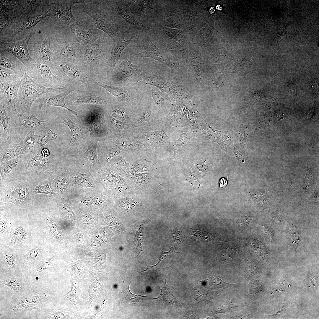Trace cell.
Returning a JSON list of instances; mask_svg holds the SVG:
<instances>
[{
    "mask_svg": "<svg viewBox=\"0 0 319 319\" xmlns=\"http://www.w3.org/2000/svg\"><path fill=\"white\" fill-rule=\"evenodd\" d=\"M66 175L70 186L71 196L96 189H104L94 177L85 160L81 156H69Z\"/></svg>",
    "mask_w": 319,
    "mask_h": 319,
    "instance_id": "6da1fadb",
    "label": "cell"
},
{
    "mask_svg": "<svg viewBox=\"0 0 319 319\" xmlns=\"http://www.w3.org/2000/svg\"><path fill=\"white\" fill-rule=\"evenodd\" d=\"M79 10L89 15L94 21L98 29L109 36L116 42L120 35L113 11L108 1L102 0H86L83 3L73 5Z\"/></svg>",
    "mask_w": 319,
    "mask_h": 319,
    "instance_id": "7a4b0ae2",
    "label": "cell"
},
{
    "mask_svg": "<svg viewBox=\"0 0 319 319\" xmlns=\"http://www.w3.org/2000/svg\"><path fill=\"white\" fill-rule=\"evenodd\" d=\"M18 94V99L15 105L17 111L25 115H31V108L35 101L43 95L49 92L60 93L66 88H49L45 87L33 81L26 70L21 78Z\"/></svg>",
    "mask_w": 319,
    "mask_h": 319,
    "instance_id": "3957f363",
    "label": "cell"
},
{
    "mask_svg": "<svg viewBox=\"0 0 319 319\" xmlns=\"http://www.w3.org/2000/svg\"><path fill=\"white\" fill-rule=\"evenodd\" d=\"M72 10L76 21L69 28L74 40L82 46L94 42L103 32L97 28L94 20L86 13L74 6Z\"/></svg>",
    "mask_w": 319,
    "mask_h": 319,
    "instance_id": "277c9868",
    "label": "cell"
},
{
    "mask_svg": "<svg viewBox=\"0 0 319 319\" xmlns=\"http://www.w3.org/2000/svg\"><path fill=\"white\" fill-rule=\"evenodd\" d=\"M85 0L48 1L47 6L48 17L52 28L59 32L69 28L76 20L72 13V6L84 3Z\"/></svg>",
    "mask_w": 319,
    "mask_h": 319,
    "instance_id": "5b68a950",
    "label": "cell"
},
{
    "mask_svg": "<svg viewBox=\"0 0 319 319\" xmlns=\"http://www.w3.org/2000/svg\"><path fill=\"white\" fill-rule=\"evenodd\" d=\"M59 37L51 42L52 61H62L75 64L82 62V57L79 54L82 46L74 40L69 28L62 31Z\"/></svg>",
    "mask_w": 319,
    "mask_h": 319,
    "instance_id": "8992f818",
    "label": "cell"
},
{
    "mask_svg": "<svg viewBox=\"0 0 319 319\" xmlns=\"http://www.w3.org/2000/svg\"><path fill=\"white\" fill-rule=\"evenodd\" d=\"M104 190L115 199L134 193L129 180L106 166L99 172L92 174Z\"/></svg>",
    "mask_w": 319,
    "mask_h": 319,
    "instance_id": "52a82bcc",
    "label": "cell"
},
{
    "mask_svg": "<svg viewBox=\"0 0 319 319\" xmlns=\"http://www.w3.org/2000/svg\"><path fill=\"white\" fill-rule=\"evenodd\" d=\"M19 113L15 105H10L5 100L0 98V121L3 128L2 132L0 133V149L11 143H17L20 141L17 124Z\"/></svg>",
    "mask_w": 319,
    "mask_h": 319,
    "instance_id": "ba28073f",
    "label": "cell"
},
{
    "mask_svg": "<svg viewBox=\"0 0 319 319\" xmlns=\"http://www.w3.org/2000/svg\"><path fill=\"white\" fill-rule=\"evenodd\" d=\"M102 105L89 104L85 108V112L78 113V117L88 127L89 141H97L107 133V127L105 118V112Z\"/></svg>",
    "mask_w": 319,
    "mask_h": 319,
    "instance_id": "9c48e42d",
    "label": "cell"
},
{
    "mask_svg": "<svg viewBox=\"0 0 319 319\" xmlns=\"http://www.w3.org/2000/svg\"><path fill=\"white\" fill-rule=\"evenodd\" d=\"M69 198L75 205L97 211L106 209L115 200L103 189L94 190L79 195L71 196Z\"/></svg>",
    "mask_w": 319,
    "mask_h": 319,
    "instance_id": "30bf717a",
    "label": "cell"
},
{
    "mask_svg": "<svg viewBox=\"0 0 319 319\" xmlns=\"http://www.w3.org/2000/svg\"><path fill=\"white\" fill-rule=\"evenodd\" d=\"M66 109L59 110L54 115V122L67 126L71 132V139L64 149V152L69 156L78 155L81 152L80 142L84 136V129L81 126L72 121L68 116Z\"/></svg>",
    "mask_w": 319,
    "mask_h": 319,
    "instance_id": "8fae6325",
    "label": "cell"
},
{
    "mask_svg": "<svg viewBox=\"0 0 319 319\" xmlns=\"http://www.w3.org/2000/svg\"><path fill=\"white\" fill-rule=\"evenodd\" d=\"M108 35L103 32L93 43L82 46L80 51L84 53L82 58L84 63L97 67L104 61L113 47Z\"/></svg>",
    "mask_w": 319,
    "mask_h": 319,
    "instance_id": "7c38bea8",
    "label": "cell"
},
{
    "mask_svg": "<svg viewBox=\"0 0 319 319\" xmlns=\"http://www.w3.org/2000/svg\"><path fill=\"white\" fill-rule=\"evenodd\" d=\"M116 65L112 80L116 84L140 83L146 74L140 66L133 64L127 58L119 61Z\"/></svg>",
    "mask_w": 319,
    "mask_h": 319,
    "instance_id": "4fadbf2b",
    "label": "cell"
},
{
    "mask_svg": "<svg viewBox=\"0 0 319 319\" xmlns=\"http://www.w3.org/2000/svg\"><path fill=\"white\" fill-rule=\"evenodd\" d=\"M73 90L66 88L61 93L49 92L45 93L38 98L34 102L31 108L32 113L45 115L51 106L64 108L77 117L78 112L69 108L66 105L65 98Z\"/></svg>",
    "mask_w": 319,
    "mask_h": 319,
    "instance_id": "5bb4252c",
    "label": "cell"
},
{
    "mask_svg": "<svg viewBox=\"0 0 319 319\" xmlns=\"http://www.w3.org/2000/svg\"><path fill=\"white\" fill-rule=\"evenodd\" d=\"M48 16L47 5L45 4L40 8L22 15L10 26L7 31L12 38L20 32L32 30L38 23Z\"/></svg>",
    "mask_w": 319,
    "mask_h": 319,
    "instance_id": "9a60e30c",
    "label": "cell"
},
{
    "mask_svg": "<svg viewBox=\"0 0 319 319\" xmlns=\"http://www.w3.org/2000/svg\"><path fill=\"white\" fill-rule=\"evenodd\" d=\"M26 71L33 81L45 87L61 88V79L55 75L49 65L36 63L26 67Z\"/></svg>",
    "mask_w": 319,
    "mask_h": 319,
    "instance_id": "2e32d148",
    "label": "cell"
},
{
    "mask_svg": "<svg viewBox=\"0 0 319 319\" xmlns=\"http://www.w3.org/2000/svg\"><path fill=\"white\" fill-rule=\"evenodd\" d=\"M17 130L21 141L28 134L34 132L41 135L44 130L48 127V121L41 120L38 118L34 113L26 116L19 113L17 120Z\"/></svg>",
    "mask_w": 319,
    "mask_h": 319,
    "instance_id": "e0dca14e",
    "label": "cell"
},
{
    "mask_svg": "<svg viewBox=\"0 0 319 319\" xmlns=\"http://www.w3.org/2000/svg\"><path fill=\"white\" fill-rule=\"evenodd\" d=\"M35 32L32 30L25 39L16 42L0 41V49L10 53L19 59L25 66L36 63L30 56L27 48L29 41Z\"/></svg>",
    "mask_w": 319,
    "mask_h": 319,
    "instance_id": "ac0fdd59",
    "label": "cell"
},
{
    "mask_svg": "<svg viewBox=\"0 0 319 319\" xmlns=\"http://www.w3.org/2000/svg\"><path fill=\"white\" fill-rule=\"evenodd\" d=\"M135 55L137 57L149 58L157 61L173 71L179 68L177 64L164 51L157 47L147 36L144 38L142 51Z\"/></svg>",
    "mask_w": 319,
    "mask_h": 319,
    "instance_id": "d6986e66",
    "label": "cell"
},
{
    "mask_svg": "<svg viewBox=\"0 0 319 319\" xmlns=\"http://www.w3.org/2000/svg\"><path fill=\"white\" fill-rule=\"evenodd\" d=\"M49 300L46 293L38 291L34 293L25 294L21 297L13 305V313H30L32 310L40 311L42 304Z\"/></svg>",
    "mask_w": 319,
    "mask_h": 319,
    "instance_id": "ffe728a7",
    "label": "cell"
},
{
    "mask_svg": "<svg viewBox=\"0 0 319 319\" xmlns=\"http://www.w3.org/2000/svg\"><path fill=\"white\" fill-rule=\"evenodd\" d=\"M68 165L67 161L61 162L53 170L51 176L52 185L60 198H68L71 195L70 184L66 175Z\"/></svg>",
    "mask_w": 319,
    "mask_h": 319,
    "instance_id": "44dd1931",
    "label": "cell"
},
{
    "mask_svg": "<svg viewBox=\"0 0 319 319\" xmlns=\"http://www.w3.org/2000/svg\"><path fill=\"white\" fill-rule=\"evenodd\" d=\"M50 67L53 73H56L61 77L66 76L78 80L87 86L88 82L87 77L77 64L65 61H53Z\"/></svg>",
    "mask_w": 319,
    "mask_h": 319,
    "instance_id": "7402d4cb",
    "label": "cell"
},
{
    "mask_svg": "<svg viewBox=\"0 0 319 319\" xmlns=\"http://www.w3.org/2000/svg\"><path fill=\"white\" fill-rule=\"evenodd\" d=\"M33 47L36 62L50 66L53 58L50 37L48 35H40L35 40Z\"/></svg>",
    "mask_w": 319,
    "mask_h": 319,
    "instance_id": "603a6c76",
    "label": "cell"
},
{
    "mask_svg": "<svg viewBox=\"0 0 319 319\" xmlns=\"http://www.w3.org/2000/svg\"><path fill=\"white\" fill-rule=\"evenodd\" d=\"M150 85L157 87L162 92L171 96L174 100L178 98L183 92V89L172 80L162 78L155 76H148L147 74L143 78L141 84Z\"/></svg>",
    "mask_w": 319,
    "mask_h": 319,
    "instance_id": "cb8c5ba5",
    "label": "cell"
},
{
    "mask_svg": "<svg viewBox=\"0 0 319 319\" xmlns=\"http://www.w3.org/2000/svg\"><path fill=\"white\" fill-rule=\"evenodd\" d=\"M132 37L125 40L124 35L121 33L117 41L113 43L110 56L106 62V67L108 71H113L116 65L119 61L121 54L125 48L134 40Z\"/></svg>",
    "mask_w": 319,
    "mask_h": 319,
    "instance_id": "d4e9b609",
    "label": "cell"
},
{
    "mask_svg": "<svg viewBox=\"0 0 319 319\" xmlns=\"http://www.w3.org/2000/svg\"><path fill=\"white\" fill-rule=\"evenodd\" d=\"M32 150L23 140L18 143H11L8 146L0 149V162L9 160L22 155L27 154Z\"/></svg>",
    "mask_w": 319,
    "mask_h": 319,
    "instance_id": "484cf974",
    "label": "cell"
},
{
    "mask_svg": "<svg viewBox=\"0 0 319 319\" xmlns=\"http://www.w3.org/2000/svg\"><path fill=\"white\" fill-rule=\"evenodd\" d=\"M86 151L79 155L85 160L92 174L100 171L102 167L98 158L97 151L98 141H90Z\"/></svg>",
    "mask_w": 319,
    "mask_h": 319,
    "instance_id": "4316f807",
    "label": "cell"
},
{
    "mask_svg": "<svg viewBox=\"0 0 319 319\" xmlns=\"http://www.w3.org/2000/svg\"><path fill=\"white\" fill-rule=\"evenodd\" d=\"M0 51V66L13 71L21 78L26 70V66L12 54L1 49Z\"/></svg>",
    "mask_w": 319,
    "mask_h": 319,
    "instance_id": "83f0119b",
    "label": "cell"
},
{
    "mask_svg": "<svg viewBox=\"0 0 319 319\" xmlns=\"http://www.w3.org/2000/svg\"><path fill=\"white\" fill-rule=\"evenodd\" d=\"M67 105L77 106L88 104L106 105L107 103L99 95L93 92H85L72 99L65 100Z\"/></svg>",
    "mask_w": 319,
    "mask_h": 319,
    "instance_id": "f1b7e54d",
    "label": "cell"
},
{
    "mask_svg": "<svg viewBox=\"0 0 319 319\" xmlns=\"http://www.w3.org/2000/svg\"><path fill=\"white\" fill-rule=\"evenodd\" d=\"M121 150L115 144L98 142L97 151L102 167L106 165L112 158L119 154Z\"/></svg>",
    "mask_w": 319,
    "mask_h": 319,
    "instance_id": "f546056e",
    "label": "cell"
},
{
    "mask_svg": "<svg viewBox=\"0 0 319 319\" xmlns=\"http://www.w3.org/2000/svg\"><path fill=\"white\" fill-rule=\"evenodd\" d=\"M21 83V80L11 83H0V98L4 99L10 105H15Z\"/></svg>",
    "mask_w": 319,
    "mask_h": 319,
    "instance_id": "4dcf8cb0",
    "label": "cell"
},
{
    "mask_svg": "<svg viewBox=\"0 0 319 319\" xmlns=\"http://www.w3.org/2000/svg\"><path fill=\"white\" fill-rule=\"evenodd\" d=\"M145 136L146 141L155 148L167 146L170 144L169 137L165 130L146 132Z\"/></svg>",
    "mask_w": 319,
    "mask_h": 319,
    "instance_id": "1f68e13d",
    "label": "cell"
},
{
    "mask_svg": "<svg viewBox=\"0 0 319 319\" xmlns=\"http://www.w3.org/2000/svg\"><path fill=\"white\" fill-rule=\"evenodd\" d=\"M96 84L105 89L124 104H127L130 101L131 96L125 88L108 85L100 82H97Z\"/></svg>",
    "mask_w": 319,
    "mask_h": 319,
    "instance_id": "d6a6232c",
    "label": "cell"
},
{
    "mask_svg": "<svg viewBox=\"0 0 319 319\" xmlns=\"http://www.w3.org/2000/svg\"><path fill=\"white\" fill-rule=\"evenodd\" d=\"M117 145L125 150H148V147L143 141L137 139H126L118 142Z\"/></svg>",
    "mask_w": 319,
    "mask_h": 319,
    "instance_id": "836d02e7",
    "label": "cell"
},
{
    "mask_svg": "<svg viewBox=\"0 0 319 319\" xmlns=\"http://www.w3.org/2000/svg\"><path fill=\"white\" fill-rule=\"evenodd\" d=\"M108 2L115 13L117 14L126 22L133 25H139L141 23L136 21L127 10L123 8L114 1Z\"/></svg>",
    "mask_w": 319,
    "mask_h": 319,
    "instance_id": "e575fe53",
    "label": "cell"
},
{
    "mask_svg": "<svg viewBox=\"0 0 319 319\" xmlns=\"http://www.w3.org/2000/svg\"><path fill=\"white\" fill-rule=\"evenodd\" d=\"M27 196V191L26 188L19 187L15 188L10 191L9 198L13 203L20 204L25 200Z\"/></svg>",
    "mask_w": 319,
    "mask_h": 319,
    "instance_id": "d590c367",
    "label": "cell"
},
{
    "mask_svg": "<svg viewBox=\"0 0 319 319\" xmlns=\"http://www.w3.org/2000/svg\"><path fill=\"white\" fill-rule=\"evenodd\" d=\"M0 283L8 287L13 292L18 293L22 289L20 280L12 275H7L0 279Z\"/></svg>",
    "mask_w": 319,
    "mask_h": 319,
    "instance_id": "8d00e7d4",
    "label": "cell"
},
{
    "mask_svg": "<svg viewBox=\"0 0 319 319\" xmlns=\"http://www.w3.org/2000/svg\"><path fill=\"white\" fill-rule=\"evenodd\" d=\"M21 78L13 71L0 66V83H11L20 80Z\"/></svg>",
    "mask_w": 319,
    "mask_h": 319,
    "instance_id": "74e56055",
    "label": "cell"
},
{
    "mask_svg": "<svg viewBox=\"0 0 319 319\" xmlns=\"http://www.w3.org/2000/svg\"><path fill=\"white\" fill-rule=\"evenodd\" d=\"M190 137L188 130L183 129L181 132L179 138L171 143V146L175 150H180L187 147L189 144Z\"/></svg>",
    "mask_w": 319,
    "mask_h": 319,
    "instance_id": "f35d334b",
    "label": "cell"
},
{
    "mask_svg": "<svg viewBox=\"0 0 319 319\" xmlns=\"http://www.w3.org/2000/svg\"><path fill=\"white\" fill-rule=\"evenodd\" d=\"M27 233L22 227L16 228L12 232L10 237L11 242L14 245H17L23 241L26 238Z\"/></svg>",
    "mask_w": 319,
    "mask_h": 319,
    "instance_id": "ab89813d",
    "label": "cell"
},
{
    "mask_svg": "<svg viewBox=\"0 0 319 319\" xmlns=\"http://www.w3.org/2000/svg\"><path fill=\"white\" fill-rule=\"evenodd\" d=\"M147 222H143L138 225L135 231L134 238L137 245V250L139 252L142 251V243L144 238V229Z\"/></svg>",
    "mask_w": 319,
    "mask_h": 319,
    "instance_id": "60d3db41",
    "label": "cell"
},
{
    "mask_svg": "<svg viewBox=\"0 0 319 319\" xmlns=\"http://www.w3.org/2000/svg\"><path fill=\"white\" fill-rule=\"evenodd\" d=\"M57 138L56 134L54 133L49 127L46 128L41 134L39 147L41 149L43 148L49 141L54 140Z\"/></svg>",
    "mask_w": 319,
    "mask_h": 319,
    "instance_id": "b9f144b4",
    "label": "cell"
},
{
    "mask_svg": "<svg viewBox=\"0 0 319 319\" xmlns=\"http://www.w3.org/2000/svg\"><path fill=\"white\" fill-rule=\"evenodd\" d=\"M41 135H38L35 133H30L28 134L22 140L27 145L32 149L38 147L39 146Z\"/></svg>",
    "mask_w": 319,
    "mask_h": 319,
    "instance_id": "7bdbcfd3",
    "label": "cell"
},
{
    "mask_svg": "<svg viewBox=\"0 0 319 319\" xmlns=\"http://www.w3.org/2000/svg\"><path fill=\"white\" fill-rule=\"evenodd\" d=\"M214 133L218 143L222 148L228 146L230 141V136H228L227 132H222L216 130L210 127Z\"/></svg>",
    "mask_w": 319,
    "mask_h": 319,
    "instance_id": "ee69618b",
    "label": "cell"
},
{
    "mask_svg": "<svg viewBox=\"0 0 319 319\" xmlns=\"http://www.w3.org/2000/svg\"><path fill=\"white\" fill-rule=\"evenodd\" d=\"M46 224L51 234L60 240H62L61 231L54 221L48 216L46 219Z\"/></svg>",
    "mask_w": 319,
    "mask_h": 319,
    "instance_id": "f6af8a7d",
    "label": "cell"
},
{
    "mask_svg": "<svg viewBox=\"0 0 319 319\" xmlns=\"http://www.w3.org/2000/svg\"><path fill=\"white\" fill-rule=\"evenodd\" d=\"M108 114L110 116L124 123L127 121L128 116L123 110L117 108H110L108 110Z\"/></svg>",
    "mask_w": 319,
    "mask_h": 319,
    "instance_id": "bcb514c9",
    "label": "cell"
},
{
    "mask_svg": "<svg viewBox=\"0 0 319 319\" xmlns=\"http://www.w3.org/2000/svg\"><path fill=\"white\" fill-rule=\"evenodd\" d=\"M149 90L156 107L160 110H162L164 106L165 99L152 87H149Z\"/></svg>",
    "mask_w": 319,
    "mask_h": 319,
    "instance_id": "7dc6e473",
    "label": "cell"
},
{
    "mask_svg": "<svg viewBox=\"0 0 319 319\" xmlns=\"http://www.w3.org/2000/svg\"><path fill=\"white\" fill-rule=\"evenodd\" d=\"M42 253V250L38 246H35L22 257L25 259L31 261H37L40 258Z\"/></svg>",
    "mask_w": 319,
    "mask_h": 319,
    "instance_id": "c3c4849f",
    "label": "cell"
},
{
    "mask_svg": "<svg viewBox=\"0 0 319 319\" xmlns=\"http://www.w3.org/2000/svg\"><path fill=\"white\" fill-rule=\"evenodd\" d=\"M33 193L46 194L51 195H58L56 191L52 186L47 184L44 185H38L34 189Z\"/></svg>",
    "mask_w": 319,
    "mask_h": 319,
    "instance_id": "681fc988",
    "label": "cell"
},
{
    "mask_svg": "<svg viewBox=\"0 0 319 319\" xmlns=\"http://www.w3.org/2000/svg\"><path fill=\"white\" fill-rule=\"evenodd\" d=\"M53 259L50 258L40 262L35 268V273L41 274L48 269L51 266Z\"/></svg>",
    "mask_w": 319,
    "mask_h": 319,
    "instance_id": "f907efd6",
    "label": "cell"
},
{
    "mask_svg": "<svg viewBox=\"0 0 319 319\" xmlns=\"http://www.w3.org/2000/svg\"><path fill=\"white\" fill-rule=\"evenodd\" d=\"M152 118L151 109L150 106H148L141 116L135 122V123L141 125L147 124L151 121Z\"/></svg>",
    "mask_w": 319,
    "mask_h": 319,
    "instance_id": "816d5d0a",
    "label": "cell"
},
{
    "mask_svg": "<svg viewBox=\"0 0 319 319\" xmlns=\"http://www.w3.org/2000/svg\"><path fill=\"white\" fill-rule=\"evenodd\" d=\"M2 260L6 266L8 267V269L13 268L15 266L16 258L12 254L5 253L2 257Z\"/></svg>",
    "mask_w": 319,
    "mask_h": 319,
    "instance_id": "f5cc1de1",
    "label": "cell"
},
{
    "mask_svg": "<svg viewBox=\"0 0 319 319\" xmlns=\"http://www.w3.org/2000/svg\"><path fill=\"white\" fill-rule=\"evenodd\" d=\"M297 83L295 80H290L287 82L285 87L287 90L291 94L295 100L297 99Z\"/></svg>",
    "mask_w": 319,
    "mask_h": 319,
    "instance_id": "db71d44e",
    "label": "cell"
},
{
    "mask_svg": "<svg viewBox=\"0 0 319 319\" xmlns=\"http://www.w3.org/2000/svg\"><path fill=\"white\" fill-rule=\"evenodd\" d=\"M108 114V119L111 126L116 130L122 131L126 128L125 123L121 121L113 118Z\"/></svg>",
    "mask_w": 319,
    "mask_h": 319,
    "instance_id": "11a10c76",
    "label": "cell"
},
{
    "mask_svg": "<svg viewBox=\"0 0 319 319\" xmlns=\"http://www.w3.org/2000/svg\"><path fill=\"white\" fill-rule=\"evenodd\" d=\"M249 286V293L250 294L258 293L260 292L261 289V286L256 282H252Z\"/></svg>",
    "mask_w": 319,
    "mask_h": 319,
    "instance_id": "9f6ffc18",
    "label": "cell"
},
{
    "mask_svg": "<svg viewBox=\"0 0 319 319\" xmlns=\"http://www.w3.org/2000/svg\"><path fill=\"white\" fill-rule=\"evenodd\" d=\"M5 217L1 216L0 219V232L2 233H6L8 230V224Z\"/></svg>",
    "mask_w": 319,
    "mask_h": 319,
    "instance_id": "6f0895ef",
    "label": "cell"
},
{
    "mask_svg": "<svg viewBox=\"0 0 319 319\" xmlns=\"http://www.w3.org/2000/svg\"><path fill=\"white\" fill-rule=\"evenodd\" d=\"M287 306V302H284L283 306L276 312L272 315L273 316L281 315L283 314L286 310Z\"/></svg>",
    "mask_w": 319,
    "mask_h": 319,
    "instance_id": "680465c9",
    "label": "cell"
},
{
    "mask_svg": "<svg viewBox=\"0 0 319 319\" xmlns=\"http://www.w3.org/2000/svg\"><path fill=\"white\" fill-rule=\"evenodd\" d=\"M220 187H225L227 185V180L224 178H222L219 182Z\"/></svg>",
    "mask_w": 319,
    "mask_h": 319,
    "instance_id": "91938a15",
    "label": "cell"
}]
</instances>
